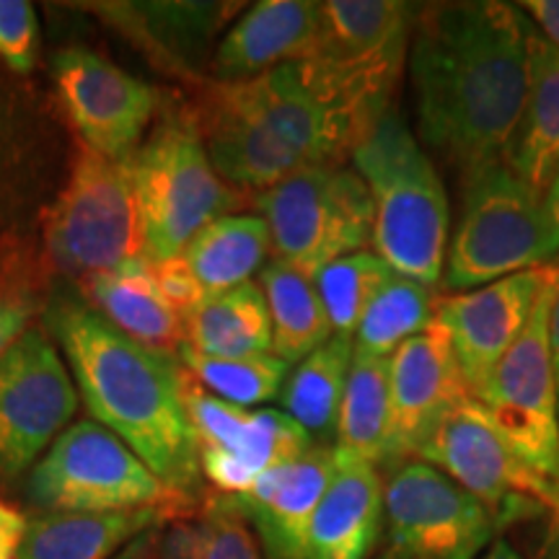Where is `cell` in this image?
Returning <instances> with one entry per match:
<instances>
[{"instance_id": "d6986e66", "label": "cell", "mask_w": 559, "mask_h": 559, "mask_svg": "<svg viewBox=\"0 0 559 559\" xmlns=\"http://www.w3.org/2000/svg\"><path fill=\"white\" fill-rule=\"evenodd\" d=\"M321 50V3L262 0L230 26L213 58L221 83L247 81Z\"/></svg>"}, {"instance_id": "83f0119b", "label": "cell", "mask_w": 559, "mask_h": 559, "mask_svg": "<svg viewBox=\"0 0 559 559\" xmlns=\"http://www.w3.org/2000/svg\"><path fill=\"white\" fill-rule=\"evenodd\" d=\"M270 249V228L262 215H226L200 230L181 257L205 296L213 298L249 283Z\"/></svg>"}, {"instance_id": "ffe728a7", "label": "cell", "mask_w": 559, "mask_h": 559, "mask_svg": "<svg viewBox=\"0 0 559 559\" xmlns=\"http://www.w3.org/2000/svg\"><path fill=\"white\" fill-rule=\"evenodd\" d=\"M381 528L383 479L379 466L337 451L332 481L311 515L306 559H366Z\"/></svg>"}, {"instance_id": "f6af8a7d", "label": "cell", "mask_w": 559, "mask_h": 559, "mask_svg": "<svg viewBox=\"0 0 559 559\" xmlns=\"http://www.w3.org/2000/svg\"><path fill=\"white\" fill-rule=\"evenodd\" d=\"M551 536H559V477L551 481Z\"/></svg>"}, {"instance_id": "bcb514c9", "label": "cell", "mask_w": 559, "mask_h": 559, "mask_svg": "<svg viewBox=\"0 0 559 559\" xmlns=\"http://www.w3.org/2000/svg\"><path fill=\"white\" fill-rule=\"evenodd\" d=\"M547 559H559V536H551L549 539V555Z\"/></svg>"}, {"instance_id": "f1b7e54d", "label": "cell", "mask_w": 559, "mask_h": 559, "mask_svg": "<svg viewBox=\"0 0 559 559\" xmlns=\"http://www.w3.org/2000/svg\"><path fill=\"white\" fill-rule=\"evenodd\" d=\"M355 358V340L332 334L309 358L298 362L283 389V412L309 436H330L337 430V415L345 396L347 376Z\"/></svg>"}, {"instance_id": "4316f807", "label": "cell", "mask_w": 559, "mask_h": 559, "mask_svg": "<svg viewBox=\"0 0 559 559\" xmlns=\"http://www.w3.org/2000/svg\"><path fill=\"white\" fill-rule=\"evenodd\" d=\"M334 436L340 453L362 459L373 466H389V358L355 349Z\"/></svg>"}, {"instance_id": "8992f818", "label": "cell", "mask_w": 559, "mask_h": 559, "mask_svg": "<svg viewBox=\"0 0 559 559\" xmlns=\"http://www.w3.org/2000/svg\"><path fill=\"white\" fill-rule=\"evenodd\" d=\"M148 260H169L241 205L210 160L194 120L158 124L130 158Z\"/></svg>"}, {"instance_id": "e0dca14e", "label": "cell", "mask_w": 559, "mask_h": 559, "mask_svg": "<svg viewBox=\"0 0 559 559\" xmlns=\"http://www.w3.org/2000/svg\"><path fill=\"white\" fill-rule=\"evenodd\" d=\"M417 9L400 0H330L321 3V50L347 79L391 107V91L409 58Z\"/></svg>"}, {"instance_id": "cb8c5ba5", "label": "cell", "mask_w": 559, "mask_h": 559, "mask_svg": "<svg viewBox=\"0 0 559 559\" xmlns=\"http://www.w3.org/2000/svg\"><path fill=\"white\" fill-rule=\"evenodd\" d=\"M311 449V436L280 409H254L239 443L223 453H202V477L223 495H243L272 466Z\"/></svg>"}, {"instance_id": "7a4b0ae2", "label": "cell", "mask_w": 559, "mask_h": 559, "mask_svg": "<svg viewBox=\"0 0 559 559\" xmlns=\"http://www.w3.org/2000/svg\"><path fill=\"white\" fill-rule=\"evenodd\" d=\"M389 109L311 58L210 86L198 130L221 179L262 194L313 166H342Z\"/></svg>"}, {"instance_id": "277c9868", "label": "cell", "mask_w": 559, "mask_h": 559, "mask_svg": "<svg viewBox=\"0 0 559 559\" xmlns=\"http://www.w3.org/2000/svg\"><path fill=\"white\" fill-rule=\"evenodd\" d=\"M353 164L373 202V251L396 275L436 288L451 241V207L430 153L389 109L360 140Z\"/></svg>"}, {"instance_id": "484cf974", "label": "cell", "mask_w": 559, "mask_h": 559, "mask_svg": "<svg viewBox=\"0 0 559 559\" xmlns=\"http://www.w3.org/2000/svg\"><path fill=\"white\" fill-rule=\"evenodd\" d=\"M260 280L272 321V353L288 366L309 358L334 334L313 277L275 260Z\"/></svg>"}, {"instance_id": "8d00e7d4", "label": "cell", "mask_w": 559, "mask_h": 559, "mask_svg": "<svg viewBox=\"0 0 559 559\" xmlns=\"http://www.w3.org/2000/svg\"><path fill=\"white\" fill-rule=\"evenodd\" d=\"M207 528L205 521L179 515L153 528L145 559H205Z\"/></svg>"}, {"instance_id": "44dd1931", "label": "cell", "mask_w": 559, "mask_h": 559, "mask_svg": "<svg viewBox=\"0 0 559 559\" xmlns=\"http://www.w3.org/2000/svg\"><path fill=\"white\" fill-rule=\"evenodd\" d=\"M510 171L544 198L559 171V50L531 24L528 96L506 156Z\"/></svg>"}, {"instance_id": "5bb4252c", "label": "cell", "mask_w": 559, "mask_h": 559, "mask_svg": "<svg viewBox=\"0 0 559 559\" xmlns=\"http://www.w3.org/2000/svg\"><path fill=\"white\" fill-rule=\"evenodd\" d=\"M555 275L557 264L549 262L440 300L436 319L449 334L472 400H479L489 376L528 324L544 285Z\"/></svg>"}, {"instance_id": "5b68a950", "label": "cell", "mask_w": 559, "mask_h": 559, "mask_svg": "<svg viewBox=\"0 0 559 559\" xmlns=\"http://www.w3.org/2000/svg\"><path fill=\"white\" fill-rule=\"evenodd\" d=\"M461 179L464 198L445 251V288L474 290L555 260L559 234L544 198L515 177L506 160H492Z\"/></svg>"}, {"instance_id": "60d3db41", "label": "cell", "mask_w": 559, "mask_h": 559, "mask_svg": "<svg viewBox=\"0 0 559 559\" xmlns=\"http://www.w3.org/2000/svg\"><path fill=\"white\" fill-rule=\"evenodd\" d=\"M555 264H557V280H555V298H551L549 332H551V355H555V373H557V391H559V260Z\"/></svg>"}, {"instance_id": "ac0fdd59", "label": "cell", "mask_w": 559, "mask_h": 559, "mask_svg": "<svg viewBox=\"0 0 559 559\" xmlns=\"http://www.w3.org/2000/svg\"><path fill=\"white\" fill-rule=\"evenodd\" d=\"M334 466L337 451L311 445L264 472L249 492L230 495L272 559H306L311 515L332 481Z\"/></svg>"}, {"instance_id": "9a60e30c", "label": "cell", "mask_w": 559, "mask_h": 559, "mask_svg": "<svg viewBox=\"0 0 559 559\" xmlns=\"http://www.w3.org/2000/svg\"><path fill=\"white\" fill-rule=\"evenodd\" d=\"M55 83L86 148L107 158L135 156L156 109V94L148 83L88 50L58 55Z\"/></svg>"}, {"instance_id": "9c48e42d", "label": "cell", "mask_w": 559, "mask_h": 559, "mask_svg": "<svg viewBox=\"0 0 559 559\" xmlns=\"http://www.w3.org/2000/svg\"><path fill=\"white\" fill-rule=\"evenodd\" d=\"M270 228L275 260L306 275L366 249L373 234V202L355 169L313 166L257 198Z\"/></svg>"}, {"instance_id": "74e56055", "label": "cell", "mask_w": 559, "mask_h": 559, "mask_svg": "<svg viewBox=\"0 0 559 559\" xmlns=\"http://www.w3.org/2000/svg\"><path fill=\"white\" fill-rule=\"evenodd\" d=\"M34 306L24 296H0V358L29 332Z\"/></svg>"}, {"instance_id": "603a6c76", "label": "cell", "mask_w": 559, "mask_h": 559, "mask_svg": "<svg viewBox=\"0 0 559 559\" xmlns=\"http://www.w3.org/2000/svg\"><path fill=\"white\" fill-rule=\"evenodd\" d=\"M88 306L130 340L164 353L187 345V321L153 283L148 260L83 280Z\"/></svg>"}, {"instance_id": "d4e9b609", "label": "cell", "mask_w": 559, "mask_h": 559, "mask_svg": "<svg viewBox=\"0 0 559 559\" xmlns=\"http://www.w3.org/2000/svg\"><path fill=\"white\" fill-rule=\"evenodd\" d=\"M187 347L207 358H247L272 353V321L257 283L207 298L187 319Z\"/></svg>"}, {"instance_id": "7402d4cb", "label": "cell", "mask_w": 559, "mask_h": 559, "mask_svg": "<svg viewBox=\"0 0 559 559\" xmlns=\"http://www.w3.org/2000/svg\"><path fill=\"white\" fill-rule=\"evenodd\" d=\"M179 519L166 510H117V513H70L47 510L26 523L19 559H115L158 523Z\"/></svg>"}, {"instance_id": "2e32d148", "label": "cell", "mask_w": 559, "mask_h": 559, "mask_svg": "<svg viewBox=\"0 0 559 559\" xmlns=\"http://www.w3.org/2000/svg\"><path fill=\"white\" fill-rule=\"evenodd\" d=\"M391 440L389 466L419 459L438 425L472 400L451 340L436 319L389 358Z\"/></svg>"}, {"instance_id": "d6a6232c", "label": "cell", "mask_w": 559, "mask_h": 559, "mask_svg": "<svg viewBox=\"0 0 559 559\" xmlns=\"http://www.w3.org/2000/svg\"><path fill=\"white\" fill-rule=\"evenodd\" d=\"M391 275H394V270L370 249L340 257L313 275L334 334L355 337L362 313L368 311V306L373 304V298L379 296Z\"/></svg>"}, {"instance_id": "e575fe53", "label": "cell", "mask_w": 559, "mask_h": 559, "mask_svg": "<svg viewBox=\"0 0 559 559\" xmlns=\"http://www.w3.org/2000/svg\"><path fill=\"white\" fill-rule=\"evenodd\" d=\"M37 13L26 0H0V58L19 73H29L37 60Z\"/></svg>"}, {"instance_id": "836d02e7", "label": "cell", "mask_w": 559, "mask_h": 559, "mask_svg": "<svg viewBox=\"0 0 559 559\" xmlns=\"http://www.w3.org/2000/svg\"><path fill=\"white\" fill-rule=\"evenodd\" d=\"M202 521L207 528L205 559H264L254 531L230 495L210 498Z\"/></svg>"}, {"instance_id": "f35d334b", "label": "cell", "mask_w": 559, "mask_h": 559, "mask_svg": "<svg viewBox=\"0 0 559 559\" xmlns=\"http://www.w3.org/2000/svg\"><path fill=\"white\" fill-rule=\"evenodd\" d=\"M519 9L526 13V19L534 24V29L559 50V0H526L519 3Z\"/></svg>"}, {"instance_id": "52a82bcc", "label": "cell", "mask_w": 559, "mask_h": 559, "mask_svg": "<svg viewBox=\"0 0 559 559\" xmlns=\"http://www.w3.org/2000/svg\"><path fill=\"white\" fill-rule=\"evenodd\" d=\"M130 158H107L83 145L47 213V249L70 275L86 280L148 260Z\"/></svg>"}, {"instance_id": "ee69618b", "label": "cell", "mask_w": 559, "mask_h": 559, "mask_svg": "<svg viewBox=\"0 0 559 559\" xmlns=\"http://www.w3.org/2000/svg\"><path fill=\"white\" fill-rule=\"evenodd\" d=\"M479 559H523L515 547L506 539H495Z\"/></svg>"}, {"instance_id": "1f68e13d", "label": "cell", "mask_w": 559, "mask_h": 559, "mask_svg": "<svg viewBox=\"0 0 559 559\" xmlns=\"http://www.w3.org/2000/svg\"><path fill=\"white\" fill-rule=\"evenodd\" d=\"M117 16L128 29L138 32L151 47L166 58L185 60L207 45L226 5L218 3H132L117 5Z\"/></svg>"}, {"instance_id": "f546056e", "label": "cell", "mask_w": 559, "mask_h": 559, "mask_svg": "<svg viewBox=\"0 0 559 559\" xmlns=\"http://www.w3.org/2000/svg\"><path fill=\"white\" fill-rule=\"evenodd\" d=\"M436 288L417 280L391 275L355 330V349L391 358L404 342L425 332L438 313Z\"/></svg>"}, {"instance_id": "30bf717a", "label": "cell", "mask_w": 559, "mask_h": 559, "mask_svg": "<svg viewBox=\"0 0 559 559\" xmlns=\"http://www.w3.org/2000/svg\"><path fill=\"white\" fill-rule=\"evenodd\" d=\"M555 280L544 285L528 324L477 400L513 451L549 481L559 477V391L549 332Z\"/></svg>"}, {"instance_id": "ba28073f", "label": "cell", "mask_w": 559, "mask_h": 559, "mask_svg": "<svg viewBox=\"0 0 559 559\" xmlns=\"http://www.w3.org/2000/svg\"><path fill=\"white\" fill-rule=\"evenodd\" d=\"M29 498L47 510L117 513L166 510L192 515L194 502L174 495L115 432L81 419L58 436L32 469Z\"/></svg>"}, {"instance_id": "3957f363", "label": "cell", "mask_w": 559, "mask_h": 559, "mask_svg": "<svg viewBox=\"0 0 559 559\" xmlns=\"http://www.w3.org/2000/svg\"><path fill=\"white\" fill-rule=\"evenodd\" d=\"M47 326L96 423L115 432L174 495L198 506L200 445L187 415L190 383L181 360L130 340L75 300H55Z\"/></svg>"}, {"instance_id": "4fadbf2b", "label": "cell", "mask_w": 559, "mask_h": 559, "mask_svg": "<svg viewBox=\"0 0 559 559\" xmlns=\"http://www.w3.org/2000/svg\"><path fill=\"white\" fill-rule=\"evenodd\" d=\"M79 409V391L58 347L29 330L0 358V479L45 456Z\"/></svg>"}, {"instance_id": "7bdbcfd3", "label": "cell", "mask_w": 559, "mask_h": 559, "mask_svg": "<svg viewBox=\"0 0 559 559\" xmlns=\"http://www.w3.org/2000/svg\"><path fill=\"white\" fill-rule=\"evenodd\" d=\"M153 528H156V526H153ZM153 528L145 531L143 536H138V539L132 544H128V547H124L115 559H145V555H148V544H151Z\"/></svg>"}, {"instance_id": "d590c367", "label": "cell", "mask_w": 559, "mask_h": 559, "mask_svg": "<svg viewBox=\"0 0 559 559\" xmlns=\"http://www.w3.org/2000/svg\"><path fill=\"white\" fill-rule=\"evenodd\" d=\"M148 270L160 296L169 300L171 309L185 321L207 300L205 290L181 254L169 257V260H148Z\"/></svg>"}, {"instance_id": "4dcf8cb0", "label": "cell", "mask_w": 559, "mask_h": 559, "mask_svg": "<svg viewBox=\"0 0 559 559\" xmlns=\"http://www.w3.org/2000/svg\"><path fill=\"white\" fill-rule=\"evenodd\" d=\"M179 360L202 389L213 391L223 402L236 407H257L272 402L285 386L290 366L275 353L247 355V358H207L190 347L179 349Z\"/></svg>"}, {"instance_id": "b9f144b4", "label": "cell", "mask_w": 559, "mask_h": 559, "mask_svg": "<svg viewBox=\"0 0 559 559\" xmlns=\"http://www.w3.org/2000/svg\"><path fill=\"white\" fill-rule=\"evenodd\" d=\"M544 207H547L551 226H555L557 234H559V171H557V177L551 179L547 194H544Z\"/></svg>"}, {"instance_id": "ab89813d", "label": "cell", "mask_w": 559, "mask_h": 559, "mask_svg": "<svg viewBox=\"0 0 559 559\" xmlns=\"http://www.w3.org/2000/svg\"><path fill=\"white\" fill-rule=\"evenodd\" d=\"M26 521L16 508L0 500V559H19L21 542L26 534Z\"/></svg>"}, {"instance_id": "6da1fadb", "label": "cell", "mask_w": 559, "mask_h": 559, "mask_svg": "<svg viewBox=\"0 0 559 559\" xmlns=\"http://www.w3.org/2000/svg\"><path fill=\"white\" fill-rule=\"evenodd\" d=\"M531 21L498 0L417 11L409 79L425 151L461 177L506 160L528 96Z\"/></svg>"}, {"instance_id": "8fae6325", "label": "cell", "mask_w": 559, "mask_h": 559, "mask_svg": "<svg viewBox=\"0 0 559 559\" xmlns=\"http://www.w3.org/2000/svg\"><path fill=\"white\" fill-rule=\"evenodd\" d=\"M383 559H477L498 526L451 477L409 459L383 481Z\"/></svg>"}, {"instance_id": "7c38bea8", "label": "cell", "mask_w": 559, "mask_h": 559, "mask_svg": "<svg viewBox=\"0 0 559 559\" xmlns=\"http://www.w3.org/2000/svg\"><path fill=\"white\" fill-rule=\"evenodd\" d=\"M419 461L477 498L498 531L551 510V481L513 451L477 400L459 404L438 425Z\"/></svg>"}]
</instances>
